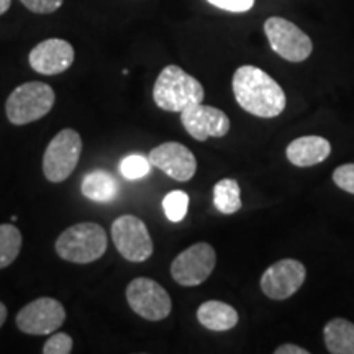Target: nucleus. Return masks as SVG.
Segmentation results:
<instances>
[{
  "label": "nucleus",
  "mask_w": 354,
  "mask_h": 354,
  "mask_svg": "<svg viewBox=\"0 0 354 354\" xmlns=\"http://www.w3.org/2000/svg\"><path fill=\"white\" fill-rule=\"evenodd\" d=\"M233 94L248 113L261 118H274L286 109V92L256 66H241L233 74Z\"/></svg>",
  "instance_id": "1"
},
{
  "label": "nucleus",
  "mask_w": 354,
  "mask_h": 354,
  "mask_svg": "<svg viewBox=\"0 0 354 354\" xmlns=\"http://www.w3.org/2000/svg\"><path fill=\"white\" fill-rule=\"evenodd\" d=\"M205 97L203 86L179 66L169 64L161 71L153 87L154 104L166 112H183Z\"/></svg>",
  "instance_id": "2"
},
{
  "label": "nucleus",
  "mask_w": 354,
  "mask_h": 354,
  "mask_svg": "<svg viewBox=\"0 0 354 354\" xmlns=\"http://www.w3.org/2000/svg\"><path fill=\"white\" fill-rule=\"evenodd\" d=\"M107 233L92 221L73 225L57 236L55 250L61 259L74 264H91L107 251Z\"/></svg>",
  "instance_id": "3"
},
{
  "label": "nucleus",
  "mask_w": 354,
  "mask_h": 354,
  "mask_svg": "<svg viewBox=\"0 0 354 354\" xmlns=\"http://www.w3.org/2000/svg\"><path fill=\"white\" fill-rule=\"evenodd\" d=\"M55 91L44 82H25L8 95L6 113L12 125L21 127L46 117L55 107Z\"/></svg>",
  "instance_id": "4"
},
{
  "label": "nucleus",
  "mask_w": 354,
  "mask_h": 354,
  "mask_svg": "<svg viewBox=\"0 0 354 354\" xmlns=\"http://www.w3.org/2000/svg\"><path fill=\"white\" fill-rule=\"evenodd\" d=\"M82 153L81 135L64 128L50 141L43 156V174L50 183H63L77 167Z\"/></svg>",
  "instance_id": "5"
},
{
  "label": "nucleus",
  "mask_w": 354,
  "mask_h": 354,
  "mask_svg": "<svg viewBox=\"0 0 354 354\" xmlns=\"http://www.w3.org/2000/svg\"><path fill=\"white\" fill-rule=\"evenodd\" d=\"M264 33L272 51L290 63H302L312 55V39L292 21L282 17H271L266 20Z\"/></svg>",
  "instance_id": "6"
},
{
  "label": "nucleus",
  "mask_w": 354,
  "mask_h": 354,
  "mask_svg": "<svg viewBox=\"0 0 354 354\" xmlns=\"http://www.w3.org/2000/svg\"><path fill=\"white\" fill-rule=\"evenodd\" d=\"M127 302L136 315L149 322L169 317L172 300L161 284L149 277H136L127 287Z\"/></svg>",
  "instance_id": "7"
},
{
  "label": "nucleus",
  "mask_w": 354,
  "mask_h": 354,
  "mask_svg": "<svg viewBox=\"0 0 354 354\" xmlns=\"http://www.w3.org/2000/svg\"><path fill=\"white\" fill-rule=\"evenodd\" d=\"M112 240L123 258L143 263L151 258L154 245L145 221L135 215H122L112 223Z\"/></svg>",
  "instance_id": "8"
},
{
  "label": "nucleus",
  "mask_w": 354,
  "mask_h": 354,
  "mask_svg": "<svg viewBox=\"0 0 354 354\" xmlns=\"http://www.w3.org/2000/svg\"><path fill=\"white\" fill-rule=\"evenodd\" d=\"M216 264V253L209 243H196L183 251L171 264V276L179 286L196 287L210 277Z\"/></svg>",
  "instance_id": "9"
},
{
  "label": "nucleus",
  "mask_w": 354,
  "mask_h": 354,
  "mask_svg": "<svg viewBox=\"0 0 354 354\" xmlns=\"http://www.w3.org/2000/svg\"><path fill=\"white\" fill-rule=\"evenodd\" d=\"M66 320L64 305L51 297H39L17 313V326L25 335H51L61 328Z\"/></svg>",
  "instance_id": "10"
},
{
  "label": "nucleus",
  "mask_w": 354,
  "mask_h": 354,
  "mask_svg": "<svg viewBox=\"0 0 354 354\" xmlns=\"http://www.w3.org/2000/svg\"><path fill=\"white\" fill-rule=\"evenodd\" d=\"M307 277V269L297 259H281L266 269L261 277V290L272 300H286L292 297Z\"/></svg>",
  "instance_id": "11"
},
{
  "label": "nucleus",
  "mask_w": 354,
  "mask_h": 354,
  "mask_svg": "<svg viewBox=\"0 0 354 354\" xmlns=\"http://www.w3.org/2000/svg\"><path fill=\"white\" fill-rule=\"evenodd\" d=\"M180 122L192 138L205 141L209 138H221L230 131L228 115L210 105L194 104L180 112Z\"/></svg>",
  "instance_id": "12"
},
{
  "label": "nucleus",
  "mask_w": 354,
  "mask_h": 354,
  "mask_svg": "<svg viewBox=\"0 0 354 354\" xmlns=\"http://www.w3.org/2000/svg\"><path fill=\"white\" fill-rule=\"evenodd\" d=\"M148 159L151 166L158 167L171 179L179 180V183H187L197 171V159L194 153L187 146L177 141H167L153 148Z\"/></svg>",
  "instance_id": "13"
},
{
  "label": "nucleus",
  "mask_w": 354,
  "mask_h": 354,
  "mask_svg": "<svg viewBox=\"0 0 354 354\" xmlns=\"http://www.w3.org/2000/svg\"><path fill=\"white\" fill-rule=\"evenodd\" d=\"M73 44L66 39L50 38L38 43L37 46L30 51L28 61L33 71L43 76H56V74L68 71L74 63Z\"/></svg>",
  "instance_id": "14"
},
{
  "label": "nucleus",
  "mask_w": 354,
  "mask_h": 354,
  "mask_svg": "<svg viewBox=\"0 0 354 354\" xmlns=\"http://www.w3.org/2000/svg\"><path fill=\"white\" fill-rule=\"evenodd\" d=\"M286 154L290 165L297 167H310L328 159L331 154V145L323 136H300L287 146Z\"/></svg>",
  "instance_id": "15"
},
{
  "label": "nucleus",
  "mask_w": 354,
  "mask_h": 354,
  "mask_svg": "<svg viewBox=\"0 0 354 354\" xmlns=\"http://www.w3.org/2000/svg\"><path fill=\"white\" fill-rule=\"evenodd\" d=\"M197 320L210 331H228L236 326L240 317H238L236 308H233L232 305L220 302V300H209L198 307Z\"/></svg>",
  "instance_id": "16"
},
{
  "label": "nucleus",
  "mask_w": 354,
  "mask_h": 354,
  "mask_svg": "<svg viewBox=\"0 0 354 354\" xmlns=\"http://www.w3.org/2000/svg\"><path fill=\"white\" fill-rule=\"evenodd\" d=\"M81 190L88 201L107 203L117 198L118 183L109 171L95 169L84 177Z\"/></svg>",
  "instance_id": "17"
},
{
  "label": "nucleus",
  "mask_w": 354,
  "mask_h": 354,
  "mask_svg": "<svg viewBox=\"0 0 354 354\" xmlns=\"http://www.w3.org/2000/svg\"><path fill=\"white\" fill-rule=\"evenodd\" d=\"M325 346L331 354H354V323L333 318L323 328Z\"/></svg>",
  "instance_id": "18"
},
{
  "label": "nucleus",
  "mask_w": 354,
  "mask_h": 354,
  "mask_svg": "<svg viewBox=\"0 0 354 354\" xmlns=\"http://www.w3.org/2000/svg\"><path fill=\"white\" fill-rule=\"evenodd\" d=\"M240 184L234 179H221L214 187V205L223 215H233L241 209Z\"/></svg>",
  "instance_id": "19"
},
{
  "label": "nucleus",
  "mask_w": 354,
  "mask_h": 354,
  "mask_svg": "<svg viewBox=\"0 0 354 354\" xmlns=\"http://www.w3.org/2000/svg\"><path fill=\"white\" fill-rule=\"evenodd\" d=\"M20 230L12 223L0 225V269H6L19 258L21 251Z\"/></svg>",
  "instance_id": "20"
},
{
  "label": "nucleus",
  "mask_w": 354,
  "mask_h": 354,
  "mask_svg": "<svg viewBox=\"0 0 354 354\" xmlns=\"http://www.w3.org/2000/svg\"><path fill=\"white\" fill-rule=\"evenodd\" d=\"M162 209H165L167 218L174 221V223H179L187 215L189 196L183 190H172L162 201Z\"/></svg>",
  "instance_id": "21"
},
{
  "label": "nucleus",
  "mask_w": 354,
  "mask_h": 354,
  "mask_svg": "<svg viewBox=\"0 0 354 354\" xmlns=\"http://www.w3.org/2000/svg\"><path fill=\"white\" fill-rule=\"evenodd\" d=\"M149 169H151V162L141 154H131L120 162V172L127 179H140L148 174Z\"/></svg>",
  "instance_id": "22"
},
{
  "label": "nucleus",
  "mask_w": 354,
  "mask_h": 354,
  "mask_svg": "<svg viewBox=\"0 0 354 354\" xmlns=\"http://www.w3.org/2000/svg\"><path fill=\"white\" fill-rule=\"evenodd\" d=\"M74 339L68 333H56L48 338L44 343L43 353L44 354H69L73 351Z\"/></svg>",
  "instance_id": "23"
},
{
  "label": "nucleus",
  "mask_w": 354,
  "mask_h": 354,
  "mask_svg": "<svg viewBox=\"0 0 354 354\" xmlns=\"http://www.w3.org/2000/svg\"><path fill=\"white\" fill-rule=\"evenodd\" d=\"M333 183L348 194H354V162L336 167L333 172Z\"/></svg>",
  "instance_id": "24"
},
{
  "label": "nucleus",
  "mask_w": 354,
  "mask_h": 354,
  "mask_svg": "<svg viewBox=\"0 0 354 354\" xmlns=\"http://www.w3.org/2000/svg\"><path fill=\"white\" fill-rule=\"evenodd\" d=\"M30 12L38 13V15H46L59 10L64 0H20Z\"/></svg>",
  "instance_id": "25"
},
{
  "label": "nucleus",
  "mask_w": 354,
  "mask_h": 354,
  "mask_svg": "<svg viewBox=\"0 0 354 354\" xmlns=\"http://www.w3.org/2000/svg\"><path fill=\"white\" fill-rule=\"evenodd\" d=\"M212 6L221 8V10L243 13L251 10L254 6V0H207Z\"/></svg>",
  "instance_id": "26"
},
{
  "label": "nucleus",
  "mask_w": 354,
  "mask_h": 354,
  "mask_svg": "<svg viewBox=\"0 0 354 354\" xmlns=\"http://www.w3.org/2000/svg\"><path fill=\"white\" fill-rule=\"evenodd\" d=\"M276 354H308L307 349H304L302 346H297V344H281V346L274 349Z\"/></svg>",
  "instance_id": "27"
},
{
  "label": "nucleus",
  "mask_w": 354,
  "mask_h": 354,
  "mask_svg": "<svg viewBox=\"0 0 354 354\" xmlns=\"http://www.w3.org/2000/svg\"><path fill=\"white\" fill-rule=\"evenodd\" d=\"M7 307H6V304L3 302H0V326L3 325V323H6V320H7Z\"/></svg>",
  "instance_id": "28"
},
{
  "label": "nucleus",
  "mask_w": 354,
  "mask_h": 354,
  "mask_svg": "<svg viewBox=\"0 0 354 354\" xmlns=\"http://www.w3.org/2000/svg\"><path fill=\"white\" fill-rule=\"evenodd\" d=\"M12 0H0V15H3L10 8Z\"/></svg>",
  "instance_id": "29"
}]
</instances>
